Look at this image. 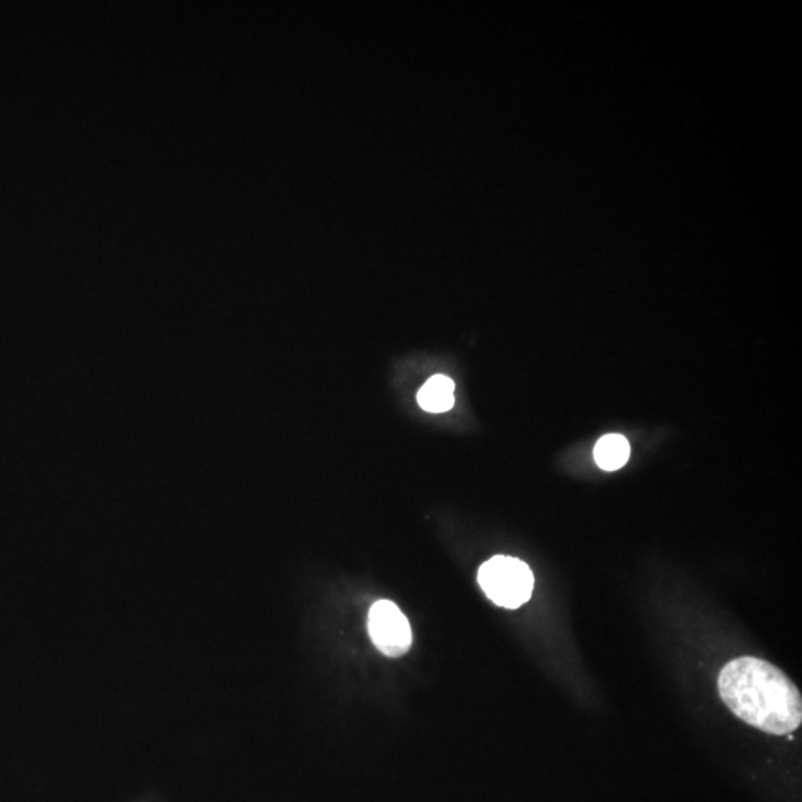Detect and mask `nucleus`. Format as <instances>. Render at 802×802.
<instances>
[{
  "mask_svg": "<svg viewBox=\"0 0 802 802\" xmlns=\"http://www.w3.org/2000/svg\"><path fill=\"white\" fill-rule=\"evenodd\" d=\"M718 690L737 718L764 733L785 736L801 727L800 690L768 661L756 657L730 661L719 673Z\"/></svg>",
  "mask_w": 802,
  "mask_h": 802,
  "instance_id": "f257e3e1",
  "label": "nucleus"
},
{
  "mask_svg": "<svg viewBox=\"0 0 802 802\" xmlns=\"http://www.w3.org/2000/svg\"><path fill=\"white\" fill-rule=\"evenodd\" d=\"M455 384L443 375L431 376L418 393V403L425 412H449L455 404Z\"/></svg>",
  "mask_w": 802,
  "mask_h": 802,
  "instance_id": "20e7f679",
  "label": "nucleus"
},
{
  "mask_svg": "<svg viewBox=\"0 0 802 802\" xmlns=\"http://www.w3.org/2000/svg\"><path fill=\"white\" fill-rule=\"evenodd\" d=\"M630 443L621 434H606L596 443L595 455L596 464L605 471H617L626 465L630 458Z\"/></svg>",
  "mask_w": 802,
  "mask_h": 802,
  "instance_id": "39448f33",
  "label": "nucleus"
},
{
  "mask_svg": "<svg viewBox=\"0 0 802 802\" xmlns=\"http://www.w3.org/2000/svg\"><path fill=\"white\" fill-rule=\"evenodd\" d=\"M485 595L498 606L517 609L531 599L534 574L516 557L495 556L483 563L477 575Z\"/></svg>",
  "mask_w": 802,
  "mask_h": 802,
  "instance_id": "f03ea898",
  "label": "nucleus"
},
{
  "mask_svg": "<svg viewBox=\"0 0 802 802\" xmlns=\"http://www.w3.org/2000/svg\"><path fill=\"white\" fill-rule=\"evenodd\" d=\"M369 635L373 644L388 657H401L412 645V629L396 603L379 601L370 608Z\"/></svg>",
  "mask_w": 802,
  "mask_h": 802,
  "instance_id": "7ed1b4c3",
  "label": "nucleus"
}]
</instances>
